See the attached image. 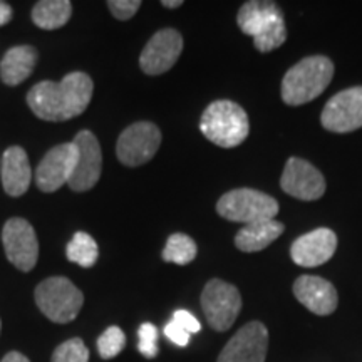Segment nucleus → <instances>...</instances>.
Instances as JSON below:
<instances>
[{"mask_svg":"<svg viewBox=\"0 0 362 362\" xmlns=\"http://www.w3.org/2000/svg\"><path fill=\"white\" fill-rule=\"evenodd\" d=\"M4 250L11 264L22 272H30L39 259V242L34 226L24 218H11L2 230Z\"/></svg>","mask_w":362,"mask_h":362,"instance_id":"nucleus-9","label":"nucleus"},{"mask_svg":"<svg viewBox=\"0 0 362 362\" xmlns=\"http://www.w3.org/2000/svg\"><path fill=\"white\" fill-rule=\"evenodd\" d=\"M161 6H165L168 8H176V7L183 6V0H163Z\"/></svg>","mask_w":362,"mask_h":362,"instance_id":"nucleus-32","label":"nucleus"},{"mask_svg":"<svg viewBox=\"0 0 362 362\" xmlns=\"http://www.w3.org/2000/svg\"><path fill=\"white\" fill-rule=\"evenodd\" d=\"M280 187L287 194L302 202H314L325 193L322 173L302 158H288L280 178Z\"/></svg>","mask_w":362,"mask_h":362,"instance_id":"nucleus-14","label":"nucleus"},{"mask_svg":"<svg viewBox=\"0 0 362 362\" xmlns=\"http://www.w3.org/2000/svg\"><path fill=\"white\" fill-rule=\"evenodd\" d=\"M39 310L56 324H69L79 315L84 304L83 292L66 277L45 279L35 287Z\"/></svg>","mask_w":362,"mask_h":362,"instance_id":"nucleus-5","label":"nucleus"},{"mask_svg":"<svg viewBox=\"0 0 362 362\" xmlns=\"http://www.w3.org/2000/svg\"><path fill=\"white\" fill-rule=\"evenodd\" d=\"M0 327H2V322H0Z\"/></svg>","mask_w":362,"mask_h":362,"instance_id":"nucleus-34","label":"nucleus"},{"mask_svg":"<svg viewBox=\"0 0 362 362\" xmlns=\"http://www.w3.org/2000/svg\"><path fill=\"white\" fill-rule=\"evenodd\" d=\"M200 129L220 148L240 146L250 133V121L242 106L228 99L214 101L203 111Z\"/></svg>","mask_w":362,"mask_h":362,"instance_id":"nucleus-4","label":"nucleus"},{"mask_svg":"<svg viewBox=\"0 0 362 362\" xmlns=\"http://www.w3.org/2000/svg\"><path fill=\"white\" fill-rule=\"evenodd\" d=\"M0 176H2V187L8 197H21L29 189L33 168L24 148L11 146L4 151L0 161Z\"/></svg>","mask_w":362,"mask_h":362,"instance_id":"nucleus-18","label":"nucleus"},{"mask_svg":"<svg viewBox=\"0 0 362 362\" xmlns=\"http://www.w3.org/2000/svg\"><path fill=\"white\" fill-rule=\"evenodd\" d=\"M138 351L146 359H155L158 356V329L151 322H144L138 329Z\"/></svg>","mask_w":362,"mask_h":362,"instance_id":"nucleus-26","label":"nucleus"},{"mask_svg":"<svg viewBox=\"0 0 362 362\" xmlns=\"http://www.w3.org/2000/svg\"><path fill=\"white\" fill-rule=\"evenodd\" d=\"M78 163V148L74 143L57 144L49 149L35 168V185L40 192H57L62 185L69 183Z\"/></svg>","mask_w":362,"mask_h":362,"instance_id":"nucleus-11","label":"nucleus"},{"mask_svg":"<svg viewBox=\"0 0 362 362\" xmlns=\"http://www.w3.org/2000/svg\"><path fill=\"white\" fill-rule=\"evenodd\" d=\"M173 320L175 324H178L181 329H185L187 332L192 336V334H197L202 330V325L198 322V319L193 314H189L188 310H176L173 314Z\"/></svg>","mask_w":362,"mask_h":362,"instance_id":"nucleus-28","label":"nucleus"},{"mask_svg":"<svg viewBox=\"0 0 362 362\" xmlns=\"http://www.w3.org/2000/svg\"><path fill=\"white\" fill-rule=\"evenodd\" d=\"M237 24L243 34L253 37V45L262 54L275 51L287 40L282 8L275 2H245L238 11Z\"/></svg>","mask_w":362,"mask_h":362,"instance_id":"nucleus-3","label":"nucleus"},{"mask_svg":"<svg viewBox=\"0 0 362 362\" xmlns=\"http://www.w3.org/2000/svg\"><path fill=\"white\" fill-rule=\"evenodd\" d=\"M165 336L168 337L171 342L176 344V346H180V347H187L189 344V334L185 329H181L178 324H175L173 320L166 324Z\"/></svg>","mask_w":362,"mask_h":362,"instance_id":"nucleus-29","label":"nucleus"},{"mask_svg":"<svg viewBox=\"0 0 362 362\" xmlns=\"http://www.w3.org/2000/svg\"><path fill=\"white\" fill-rule=\"evenodd\" d=\"M183 51V37L175 29H161L144 45L139 66L148 76H160L176 64Z\"/></svg>","mask_w":362,"mask_h":362,"instance_id":"nucleus-15","label":"nucleus"},{"mask_svg":"<svg viewBox=\"0 0 362 362\" xmlns=\"http://www.w3.org/2000/svg\"><path fill=\"white\" fill-rule=\"evenodd\" d=\"M320 123L332 133H352L362 128V86L330 98L320 115Z\"/></svg>","mask_w":362,"mask_h":362,"instance_id":"nucleus-10","label":"nucleus"},{"mask_svg":"<svg viewBox=\"0 0 362 362\" xmlns=\"http://www.w3.org/2000/svg\"><path fill=\"white\" fill-rule=\"evenodd\" d=\"M72 4L69 0H40L33 8V22L39 29L56 30L69 22Z\"/></svg>","mask_w":362,"mask_h":362,"instance_id":"nucleus-21","label":"nucleus"},{"mask_svg":"<svg viewBox=\"0 0 362 362\" xmlns=\"http://www.w3.org/2000/svg\"><path fill=\"white\" fill-rule=\"evenodd\" d=\"M202 309L208 325L216 332H225L235 324L242 310V296L235 285L211 279L202 292Z\"/></svg>","mask_w":362,"mask_h":362,"instance_id":"nucleus-7","label":"nucleus"},{"mask_svg":"<svg viewBox=\"0 0 362 362\" xmlns=\"http://www.w3.org/2000/svg\"><path fill=\"white\" fill-rule=\"evenodd\" d=\"M293 296L305 309L315 315H330L336 312L339 296L336 287L317 275H302L293 284Z\"/></svg>","mask_w":362,"mask_h":362,"instance_id":"nucleus-17","label":"nucleus"},{"mask_svg":"<svg viewBox=\"0 0 362 362\" xmlns=\"http://www.w3.org/2000/svg\"><path fill=\"white\" fill-rule=\"evenodd\" d=\"M0 161H2V156H0Z\"/></svg>","mask_w":362,"mask_h":362,"instance_id":"nucleus-33","label":"nucleus"},{"mask_svg":"<svg viewBox=\"0 0 362 362\" xmlns=\"http://www.w3.org/2000/svg\"><path fill=\"white\" fill-rule=\"evenodd\" d=\"M198 253V247L192 237L185 233H173L166 242L163 250V260L168 264L188 265L194 260Z\"/></svg>","mask_w":362,"mask_h":362,"instance_id":"nucleus-23","label":"nucleus"},{"mask_svg":"<svg viewBox=\"0 0 362 362\" xmlns=\"http://www.w3.org/2000/svg\"><path fill=\"white\" fill-rule=\"evenodd\" d=\"M334 78V64L325 56H310L298 61L282 79L280 94L288 106H302L324 93Z\"/></svg>","mask_w":362,"mask_h":362,"instance_id":"nucleus-2","label":"nucleus"},{"mask_svg":"<svg viewBox=\"0 0 362 362\" xmlns=\"http://www.w3.org/2000/svg\"><path fill=\"white\" fill-rule=\"evenodd\" d=\"M66 255L72 264H78L83 269H90L98 262L99 248L96 240L89 233L78 232L66 247Z\"/></svg>","mask_w":362,"mask_h":362,"instance_id":"nucleus-22","label":"nucleus"},{"mask_svg":"<svg viewBox=\"0 0 362 362\" xmlns=\"http://www.w3.org/2000/svg\"><path fill=\"white\" fill-rule=\"evenodd\" d=\"M12 21V7L7 2L0 0V27L8 24Z\"/></svg>","mask_w":362,"mask_h":362,"instance_id":"nucleus-30","label":"nucleus"},{"mask_svg":"<svg viewBox=\"0 0 362 362\" xmlns=\"http://www.w3.org/2000/svg\"><path fill=\"white\" fill-rule=\"evenodd\" d=\"M0 362H30V361L27 359L24 354H21V352L12 351V352H8V354L4 356V359Z\"/></svg>","mask_w":362,"mask_h":362,"instance_id":"nucleus-31","label":"nucleus"},{"mask_svg":"<svg viewBox=\"0 0 362 362\" xmlns=\"http://www.w3.org/2000/svg\"><path fill=\"white\" fill-rule=\"evenodd\" d=\"M126 347V336L117 325L107 327L98 339V352L103 359H115Z\"/></svg>","mask_w":362,"mask_h":362,"instance_id":"nucleus-24","label":"nucleus"},{"mask_svg":"<svg viewBox=\"0 0 362 362\" xmlns=\"http://www.w3.org/2000/svg\"><path fill=\"white\" fill-rule=\"evenodd\" d=\"M94 84L86 72H71L64 79L42 81L27 94V104L39 119L61 123L83 115L93 99Z\"/></svg>","mask_w":362,"mask_h":362,"instance_id":"nucleus-1","label":"nucleus"},{"mask_svg":"<svg viewBox=\"0 0 362 362\" xmlns=\"http://www.w3.org/2000/svg\"><path fill=\"white\" fill-rule=\"evenodd\" d=\"M37 64V51L33 45H16L0 61V79L7 86H19L33 74Z\"/></svg>","mask_w":362,"mask_h":362,"instance_id":"nucleus-19","label":"nucleus"},{"mask_svg":"<svg viewBox=\"0 0 362 362\" xmlns=\"http://www.w3.org/2000/svg\"><path fill=\"white\" fill-rule=\"evenodd\" d=\"M216 211L225 220L248 225L260 220H274L279 214V202L259 189L238 188L220 198Z\"/></svg>","mask_w":362,"mask_h":362,"instance_id":"nucleus-6","label":"nucleus"},{"mask_svg":"<svg viewBox=\"0 0 362 362\" xmlns=\"http://www.w3.org/2000/svg\"><path fill=\"white\" fill-rule=\"evenodd\" d=\"M107 7L117 21H129L141 7L139 0H110Z\"/></svg>","mask_w":362,"mask_h":362,"instance_id":"nucleus-27","label":"nucleus"},{"mask_svg":"<svg viewBox=\"0 0 362 362\" xmlns=\"http://www.w3.org/2000/svg\"><path fill=\"white\" fill-rule=\"evenodd\" d=\"M51 362H89V349L83 339H69L56 347Z\"/></svg>","mask_w":362,"mask_h":362,"instance_id":"nucleus-25","label":"nucleus"},{"mask_svg":"<svg viewBox=\"0 0 362 362\" xmlns=\"http://www.w3.org/2000/svg\"><path fill=\"white\" fill-rule=\"evenodd\" d=\"M72 143L78 148V163L67 185L72 192H88L98 185L103 171V153L98 138L90 131H79Z\"/></svg>","mask_w":362,"mask_h":362,"instance_id":"nucleus-13","label":"nucleus"},{"mask_svg":"<svg viewBox=\"0 0 362 362\" xmlns=\"http://www.w3.org/2000/svg\"><path fill=\"white\" fill-rule=\"evenodd\" d=\"M285 226L277 220H260L253 221L243 226L240 232L235 235V247L240 252L255 253L262 252L264 248L275 242L280 235L284 233Z\"/></svg>","mask_w":362,"mask_h":362,"instance_id":"nucleus-20","label":"nucleus"},{"mask_svg":"<svg viewBox=\"0 0 362 362\" xmlns=\"http://www.w3.org/2000/svg\"><path fill=\"white\" fill-rule=\"evenodd\" d=\"M336 248L337 235L330 228H317L302 235L292 243L291 257L297 265L314 269L332 259Z\"/></svg>","mask_w":362,"mask_h":362,"instance_id":"nucleus-16","label":"nucleus"},{"mask_svg":"<svg viewBox=\"0 0 362 362\" xmlns=\"http://www.w3.org/2000/svg\"><path fill=\"white\" fill-rule=\"evenodd\" d=\"M161 146V131L149 121H139L121 133L116 144L117 160L124 166L136 168L155 158Z\"/></svg>","mask_w":362,"mask_h":362,"instance_id":"nucleus-8","label":"nucleus"},{"mask_svg":"<svg viewBox=\"0 0 362 362\" xmlns=\"http://www.w3.org/2000/svg\"><path fill=\"white\" fill-rule=\"evenodd\" d=\"M267 351L269 330L259 320H252L226 342L216 362H265Z\"/></svg>","mask_w":362,"mask_h":362,"instance_id":"nucleus-12","label":"nucleus"}]
</instances>
